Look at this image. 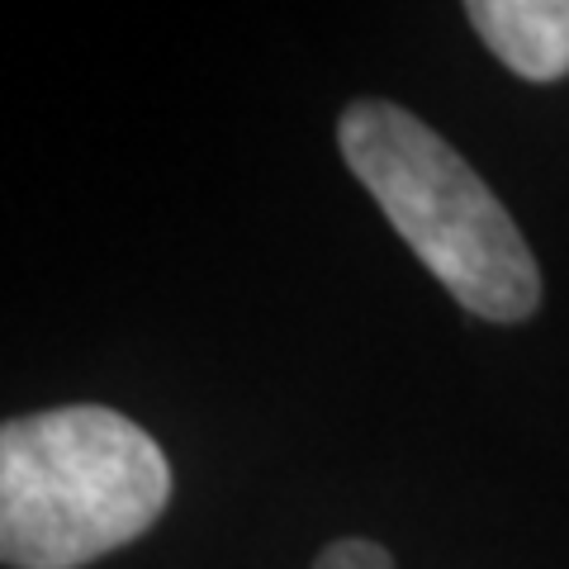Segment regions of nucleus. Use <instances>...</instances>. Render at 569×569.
<instances>
[{
  "instance_id": "obj_1",
  "label": "nucleus",
  "mask_w": 569,
  "mask_h": 569,
  "mask_svg": "<svg viewBox=\"0 0 569 569\" xmlns=\"http://www.w3.org/2000/svg\"><path fill=\"white\" fill-rule=\"evenodd\" d=\"M171 460L104 403L0 422V565L81 569L138 541L171 503Z\"/></svg>"
},
{
  "instance_id": "obj_2",
  "label": "nucleus",
  "mask_w": 569,
  "mask_h": 569,
  "mask_svg": "<svg viewBox=\"0 0 569 569\" xmlns=\"http://www.w3.org/2000/svg\"><path fill=\"white\" fill-rule=\"evenodd\" d=\"M351 176L385 209L413 257L485 323H522L541 305V266L503 200L432 123L361 96L337 119Z\"/></svg>"
},
{
  "instance_id": "obj_3",
  "label": "nucleus",
  "mask_w": 569,
  "mask_h": 569,
  "mask_svg": "<svg viewBox=\"0 0 569 569\" xmlns=\"http://www.w3.org/2000/svg\"><path fill=\"white\" fill-rule=\"evenodd\" d=\"M475 33L522 81L569 77V0H470Z\"/></svg>"
},
{
  "instance_id": "obj_4",
  "label": "nucleus",
  "mask_w": 569,
  "mask_h": 569,
  "mask_svg": "<svg viewBox=\"0 0 569 569\" xmlns=\"http://www.w3.org/2000/svg\"><path fill=\"white\" fill-rule=\"evenodd\" d=\"M313 569H395V556L380 541L366 537H342L313 556Z\"/></svg>"
}]
</instances>
